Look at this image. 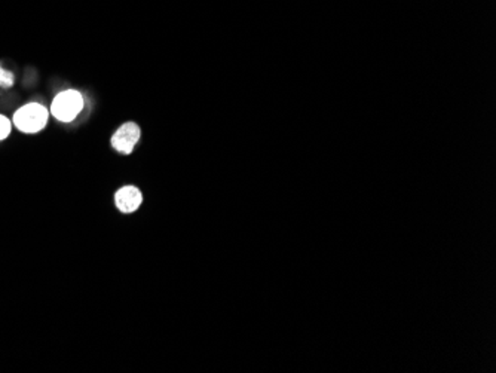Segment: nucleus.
Listing matches in <instances>:
<instances>
[{
    "instance_id": "obj_1",
    "label": "nucleus",
    "mask_w": 496,
    "mask_h": 373,
    "mask_svg": "<svg viewBox=\"0 0 496 373\" xmlns=\"http://www.w3.org/2000/svg\"><path fill=\"white\" fill-rule=\"evenodd\" d=\"M49 112L45 106L39 103L25 104L18 109L14 115V125L27 134L42 131L48 123Z\"/></svg>"
},
{
    "instance_id": "obj_2",
    "label": "nucleus",
    "mask_w": 496,
    "mask_h": 373,
    "mask_svg": "<svg viewBox=\"0 0 496 373\" xmlns=\"http://www.w3.org/2000/svg\"><path fill=\"white\" fill-rule=\"evenodd\" d=\"M84 109V97L75 90L60 93L52 101L51 113L61 122L73 121Z\"/></svg>"
},
{
    "instance_id": "obj_3",
    "label": "nucleus",
    "mask_w": 496,
    "mask_h": 373,
    "mask_svg": "<svg viewBox=\"0 0 496 373\" xmlns=\"http://www.w3.org/2000/svg\"><path fill=\"white\" fill-rule=\"evenodd\" d=\"M140 127L134 122H126L123 125L115 132L112 137V146L113 149L118 150V152L123 155H130L134 146L137 145L140 140Z\"/></svg>"
},
{
    "instance_id": "obj_4",
    "label": "nucleus",
    "mask_w": 496,
    "mask_h": 373,
    "mask_svg": "<svg viewBox=\"0 0 496 373\" xmlns=\"http://www.w3.org/2000/svg\"><path fill=\"white\" fill-rule=\"evenodd\" d=\"M143 195L134 186H125L115 195V202L122 213H134L141 206Z\"/></svg>"
},
{
    "instance_id": "obj_5",
    "label": "nucleus",
    "mask_w": 496,
    "mask_h": 373,
    "mask_svg": "<svg viewBox=\"0 0 496 373\" xmlns=\"http://www.w3.org/2000/svg\"><path fill=\"white\" fill-rule=\"evenodd\" d=\"M15 82V76L12 72L9 70H5L2 66H0V86L2 88H11Z\"/></svg>"
},
{
    "instance_id": "obj_6",
    "label": "nucleus",
    "mask_w": 496,
    "mask_h": 373,
    "mask_svg": "<svg viewBox=\"0 0 496 373\" xmlns=\"http://www.w3.org/2000/svg\"><path fill=\"white\" fill-rule=\"evenodd\" d=\"M11 132V121L0 115V140H5Z\"/></svg>"
}]
</instances>
